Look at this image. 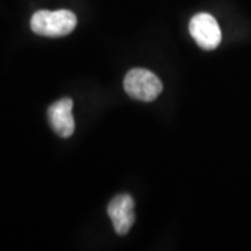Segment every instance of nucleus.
Instances as JSON below:
<instances>
[{
  "instance_id": "1",
  "label": "nucleus",
  "mask_w": 251,
  "mask_h": 251,
  "mask_svg": "<svg viewBox=\"0 0 251 251\" xmlns=\"http://www.w3.org/2000/svg\"><path fill=\"white\" fill-rule=\"evenodd\" d=\"M77 25V17L70 10H39L31 17V29L48 38L66 36Z\"/></svg>"
},
{
  "instance_id": "2",
  "label": "nucleus",
  "mask_w": 251,
  "mask_h": 251,
  "mask_svg": "<svg viewBox=\"0 0 251 251\" xmlns=\"http://www.w3.org/2000/svg\"><path fill=\"white\" fill-rule=\"evenodd\" d=\"M123 85L128 97L143 102H152L162 92L161 80L147 69L130 70L126 74Z\"/></svg>"
},
{
  "instance_id": "3",
  "label": "nucleus",
  "mask_w": 251,
  "mask_h": 251,
  "mask_svg": "<svg viewBox=\"0 0 251 251\" xmlns=\"http://www.w3.org/2000/svg\"><path fill=\"white\" fill-rule=\"evenodd\" d=\"M188 31L197 45L204 50L216 49L222 41V32L216 20L208 13H198L190 20Z\"/></svg>"
},
{
  "instance_id": "4",
  "label": "nucleus",
  "mask_w": 251,
  "mask_h": 251,
  "mask_svg": "<svg viewBox=\"0 0 251 251\" xmlns=\"http://www.w3.org/2000/svg\"><path fill=\"white\" fill-rule=\"evenodd\" d=\"M108 215L117 234L128 233L135 221L134 200L128 194L115 197L108 205Z\"/></svg>"
},
{
  "instance_id": "5",
  "label": "nucleus",
  "mask_w": 251,
  "mask_h": 251,
  "mask_svg": "<svg viewBox=\"0 0 251 251\" xmlns=\"http://www.w3.org/2000/svg\"><path fill=\"white\" fill-rule=\"evenodd\" d=\"M48 119L50 127L62 138L72 137L75 128L73 117V99L63 98L56 100L48 109Z\"/></svg>"
}]
</instances>
